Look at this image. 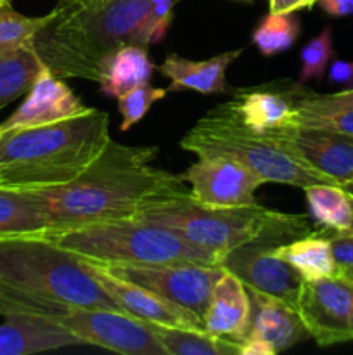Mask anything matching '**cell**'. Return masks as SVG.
Masks as SVG:
<instances>
[{
	"instance_id": "1",
	"label": "cell",
	"mask_w": 353,
	"mask_h": 355,
	"mask_svg": "<svg viewBox=\"0 0 353 355\" xmlns=\"http://www.w3.org/2000/svg\"><path fill=\"white\" fill-rule=\"evenodd\" d=\"M156 146H127L111 139L89 168L66 184L31 187L51 231L132 218L151 201L189 193L180 173L152 166Z\"/></svg>"
},
{
	"instance_id": "2",
	"label": "cell",
	"mask_w": 353,
	"mask_h": 355,
	"mask_svg": "<svg viewBox=\"0 0 353 355\" xmlns=\"http://www.w3.org/2000/svg\"><path fill=\"white\" fill-rule=\"evenodd\" d=\"M76 309L120 305L93 277L85 260L44 234L0 238V315L57 319Z\"/></svg>"
},
{
	"instance_id": "3",
	"label": "cell",
	"mask_w": 353,
	"mask_h": 355,
	"mask_svg": "<svg viewBox=\"0 0 353 355\" xmlns=\"http://www.w3.org/2000/svg\"><path fill=\"white\" fill-rule=\"evenodd\" d=\"M149 3L151 0H106L97 7L59 3L57 14L38 31L35 51L59 78L97 83L111 52L128 44L144 45Z\"/></svg>"
},
{
	"instance_id": "4",
	"label": "cell",
	"mask_w": 353,
	"mask_h": 355,
	"mask_svg": "<svg viewBox=\"0 0 353 355\" xmlns=\"http://www.w3.org/2000/svg\"><path fill=\"white\" fill-rule=\"evenodd\" d=\"M109 141V114L93 107L57 123L2 132L0 186L31 189L69 182Z\"/></svg>"
},
{
	"instance_id": "5",
	"label": "cell",
	"mask_w": 353,
	"mask_h": 355,
	"mask_svg": "<svg viewBox=\"0 0 353 355\" xmlns=\"http://www.w3.org/2000/svg\"><path fill=\"white\" fill-rule=\"evenodd\" d=\"M180 148L197 158L210 155L228 156L255 172L265 184H287L300 189L311 184H334L305 165L279 141L244 127L228 103L201 116L180 139Z\"/></svg>"
},
{
	"instance_id": "6",
	"label": "cell",
	"mask_w": 353,
	"mask_h": 355,
	"mask_svg": "<svg viewBox=\"0 0 353 355\" xmlns=\"http://www.w3.org/2000/svg\"><path fill=\"white\" fill-rule=\"evenodd\" d=\"M44 236L80 259L104 266L165 262L220 266L217 257L190 245L175 232L137 218L93 222L48 231Z\"/></svg>"
},
{
	"instance_id": "7",
	"label": "cell",
	"mask_w": 353,
	"mask_h": 355,
	"mask_svg": "<svg viewBox=\"0 0 353 355\" xmlns=\"http://www.w3.org/2000/svg\"><path fill=\"white\" fill-rule=\"evenodd\" d=\"M284 215L258 203L239 208L204 207L189 193H183L151 201L132 218L168 229L220 260L230 250L262 234Z\"/></svg>"
},
{
	"instance_id": "8",
	"label": "cell",
	"mask_w": 353,
	"mask_h": 355,
	"mask_svg": "<svg viewBox=\"0 0 353 355\" xmlns=\"http://www.w3.org/2000/svg\"><path fill=\"white\" fill-rule=\"evenodd\" d=\"M308 232L310 224L305 215L286 214L255 239L225 253L220 259V266L235 274L248 290L275 297L296 309L303 279L289 263L275 255L273 246Z\"/></svg>"
},
{
	"instance_id": "9",
	"label": "cell",
	"mask_w": 353,
	"mask_h": 355,
	"mask_svg": "<svg viewBox=\"0 0 353 355\" xmlns=\"http://www.w3.org/2000/svg\"><path fill=\"white\" fill-rule=\"evenodd\" d=\"M96 263V262H93ZM102 269L120 279L138 284L149 291L161 295L166 300L204 318L215 283L224 272L221 266L197 262L165 263H118Z\"/></svg>"
},
{
	"instance_id": "10",
	"label": "cell",
	"mask_w": 353,
	"mask_h": 355,
	"mask_svg": "<svg viewBox=\"0 0 353 355\" xmlns=\"http://www.w3.org/2000/svg\"><path fill=\"white\" fill-rule=\"evenodd\" d=\"M296 311L318 347L353 342V283L341 276L303 281Z\"/></svg>"
},
{
	"instance_id": "11",
	"label": "cell",
	"mask_w": 353,
	"mask_h": 355,
	"mask_svg": "<svg viewBox=\"0 0 353 355\" xmlns=\"http://www.w3.org/2000/svg\"><path fill=\"white\" fill-rule=\"evenodd\" d=\"M55 321L78 336L83 345L123 355H166L151 324L114 309H76Z\"/></svg>"
},
{
	"instance_id": "12",
	"label": "cell",
	"mask_w": 353,
	"mask_h": 355,
	"mask_svg": "<svg viewBox=\"0 0 353 355\" xmlns=\"http://www.w3.org/2000/svg\"><path fill=\"white\" fill-rule=\"evenodd\" d=\"M180 177L189 184L190 198L211 208L253 207L256 189L265 184L255 172L221 155L199 156Z\"/></svg>"
},
{
	"instance_id": "13",
	"label": "cell",
	"mask_w": 353,
	"mask_h": 355,
	"mask_svg": "<svg viewBox=\"0 0 353 355\" xmlns=\"http://www.w3.org/2000/svg\"><path fill=\"white\" fill-rule=\"evenodd\" d=\"M266 135L334 184L353 180V134L289 123Z\"/></svg>"
},
{
	"instance_id": "14",
	"label": "cell",
	"mask_w": 353,
	"mask_h": 355,
	"mask_svg": "<svg viewBox=\"0 0 353 355\" xmlns=\"http://www.w3.org/2000/svg\"><path fill=\"white\" fill-rule=\"evenodd\" d=\"M87 111H90V106L83 104V101L73 92L71 87L66 85L44 64L31 89L28 90L26 99L7 120L0 123V134L16 130V128L57 123V121L85 114Z\"/></svg>"
},
{
	"instance_id": "15",
	"label": "cell",
	"mask_w": 353,
	"mask_h": 355,
	"mask_svg": "<svg viewBox=\"0 0 353 355\" xmlns=\"http://www.w3.org/2000/svg\"><path fill=\"white\" fill-rule=\"evenodd\" d=\"M83 260V259H82ZM87 267L93 274L100 286L109 293V297L120 305V309L134 318L142 319L149 324L158 326H173V328H185V329H204L203 319L194 312L166 300L161 295L149 291L138 284L128 283V281L120 279L107 272L106 269L85 260Z\"/></svg>"
},
{
	"instance_id": "16",
	"label": "cell",
	"mask_w": 353,
	"mask_h": 355,
	"mask_svg": "<svg viewBox=\"0 0 353 355\" xmlns=\"http://www.w3.org/2000/svg\"><path fill=\"white\" fill-rule=\"evenodd\" d=\"M301 83L275 82L251 89L232 90L228 106L244 127L256 134H272L293 121L298 97L303 94Z\"/></svg>"
},
{
	"instance_id": "17",
	"label": "cell",
	"mask_w": 353,
	"mask_h": 355,
	"mask_svg": "<svg viewBox=\"0 0 353 355\" xmlns=\"http://www.w3.org/2000/svg\"><path fill=\"white\" fill-rule=\"evenodd\" d=\"M251 297L235 274L224 269L215 283L210 304L204 312V331L218 338L239 343L251 324Z\"/></svg>"
},
{
	"instance_id": "18",
	"label": "cell",
	"mask_w": 353,
	"mask_h": 355,
	"mask_svg": "<svg viewBox=\"0 0 353 355\" xmlns=\"http://www.w3.org/2000/svg\"><path fill=\"white\" fill-rule=\"evenodd\" d=\"M0 324V355H31L83 345L82 340L55 319L9 315Z\"/></svg>"
},
{
	"instance_id": "19",
	"label": "cell",
	"mask_w": 353,
	"mask_h": 355,
	"mask_svg": "<svg viewBox=\"0 0 353 355\" xmlns=\"http://www.w3.org/2000/svg\"><path fill=\"white\" fill-rule=\"evenodd\" d=\"M242 49L221 52L203 61L182 58V55L168 54L165 61L158 66V71L170 80L168 92H192L203 96H215V94H232L227 85V69L235 59L241 58Z\"/></svg>"
},
{
	"instance_id": "20",
	"label": "cell",
	"mask_w": 353,
	"mask_h": 355,
	"mask_svg": "<svg viewBox=\"0 0 353 355\" xmlns=\"http://www.w3.org/2000/svg\"><path fill=\"white\" fill-rule=\"evenodd\" d=\"M248 291L253 311L248 335L266 343L275 355L310 338L296 309L275 297Z\"/></svg>"
},
{
	"instance_id": "21",
	"label": "cell",
	"mask_w": 353,
	"mask_h": 355,
	"mask_svg": "<svg viewBox=\"0 0 353 355\" xmlns=\"http://www.w3.org/2000/svg\"><path fill=\"white\" fill-rule=\"evenodd\" d=\"M154 69L156 64L147 47L128 44L104 59L97 83L104 96L118 97L134 87L151 82Z\"/></svg>"
},
{
	"instance_id": "22",
	"label": "cell",
	"mask_w": 353,
	"mask_h": 355,
	"mask_svg": "<svg viewBox=\"0 0 353 355\" xmlns=\"http://www.w3.org/2000/svg\"><path fill=\"white\" fill-rule=\"evenodd\" d=\"M279 259L289 263L303 281H317L339 276V267L332 255L329 236L308 234L273 246Z\"/></svg>"
},
{
	"instance_id": "23",
	"label": "cell",
	"mask_w": 353,
	"mask_h": 355,
	"mask_svg": "<svg viewBox=\"0 0 353 355\" xmlns=\"http://www.w3.org/2000/svg\"><path fill=\"white\" fill-rule=\"evenodd\" d=\"M51 229L52 222L30 191L0 186V238L45 234Z\"/></svg>"
},
{
	"instance_id": "24",
	"label": "cell",
	"mask_w": 353,
	"mask_h": 355,
	"mask_svg": "<svg viewBox=\"0 0 353 355\" xmlns=\"http://www.w3.org/2000/svg\"><path fill=\"white\" fill-rule=\"evenodd\" d=\"M310 217L332 232H348L353 224L350 194L338 184H311L305 187Z\"/></svg>"
},
{
	"instance_id": "25",
	"label": "cell",
	"mask_w": 353,
	"mask_h": 355,
	"mask_svg": "<svg viewBox=\"0 0 353 355\" xmlns=\"http://www.w3.org/2000/svg\"><path fill=\"white\" fill-rule=\"evenodd\" d=\"M166 355H239V343L218 338L204 329L151 324Z\"/></svg>"
},
{
	"instance_id": "26",
	"label": "cell",
	"mask_w": 353,
	"mask_h": 355,
	"mask_svg": "<svg viewBox=\"0 0 353 355\" xmlns=\"http://www.w3.org/2000/svg\"><path fill=\"white\" fill-rule=\"evenodd\" d=\"M44 61L33 47L0 54V110L28 94Z\"/></svg>"
},
{
	"instance_id": "27",
	"label": "cell",
	"mask_w": 353,
	"mask_h": 355,
	"mask_svg": "<svg viewBox=\"0 0 353 355\" xmlns=\"http://www.w3.org/2000/svg\"><path fill=\"white\" fill-rule=\"evenodd\" d=\"M301 33L300 19L294 12L273 14L269 12L260 19L251 33V42L265 58H273L277 54L289 51L296 44Z\"/></svg>"
},
{
	"instance_id": "28",
	"label": "cell",
	"mask_w": 353,
	"mask_h": 355,
	"mask_svg": "<svg viewBox=\"0 0 353 355\" xmlns=\"http://www.w3.org/2000/svg\"><path fill=\"white\" fill-rule=\"evenodd\" d=\"M57 14V7L45 16H24L12 9L10 3L0 6V54L33 47L35 38L42 28Z\"/></svg>"
},
{
	"instance_id": "29",
	"label": "cell",
	"mask_w": 353,
	"mask_h": 355,
	"mask_svg": "<svg viewBox=\"0 0 353 355\" xmlns=\"http://www.w3.org/2000/svg\"><path fill=\"white\" fill-rule=\"evenodd\" d=\"M334 59V42H332V28L325 26L315 38H311L300 52V78L298 83L305 85L310 80L320 82L327 73L329 64Z\"/></svg>"
},
{
	"instance_id": "30",
	"label": "cell",
	"mask_w": 353,
	"mask_h": 355,
	"mask_svg": "<svg viewBox=\"0 0 353 355\" xmlns=\"http://www.w3.org/2000/svg\"><path fill=\"white\" fill-rule=\"evenodd\" d=\"M166 94H168L166 89L152 87L151 83H142V85L134 87V89L118 96V111L121 114L120 130H130L134 125H137L149 113L152 104L165 99Z\"/></svg>"
},
{
	"instance_id": "31",
	"label": "cell",
	"mask_w": 353,
	"mask_h": 355,
	"mask_svg": "<svg viewBox=\"0 0 353 355\" xmlns=\"http://www.w3.org/2000/svg\"><path fill=\"white\" fill-rule=\"evenodd\" d=\"M291 123L331 128V130L353 134V107L296 106Z\"/></svg>"
},
{
	"instance_id": "32",
	"label": "cell",
	"mask_w": 353,
	"mask_h": 355,
	"mask_svg": "<svg viewBox=\"0 0 353 355\" xmlns=\"http://www.w3.org/2000/svg\"><path fill=\"white\" fill-rule=\"evenodd\" d=\"M179 2L180 0H151L142 37L145 47L165 40L173 19V9Z\"/></svg>"
},
{
	"instance_id": "33",
	"label": "cell",
	"mask_w": 353,
	"mask_h": 355,
	"mask_svg": "<svg viewBox=\"0 0 353 355\" xmlns=\"http://www.w3.org/2000/svg\"><path fill=\"white\" fill-rule=\"evenodd\" d=\"M296 106L308 107H353V89L341 90L332 94H317L310 89H305L298 97Z\"/></svg>"
},
{
	"instance_id": "34",
	"label": "cell",
	"mask_w": 353,
	"mask_h": 355,
	"mask_svg": "<svg viewBox=\"0 0 353 355\" xmlns=\"http://www.w3.org/2000/svg\"><path fill=\"white\" fill-rule=\"evenodd\" d=\"M329 239L339 270L353 267V232H332Z\"/></svg>"
},
{
	"instance_id": "35",
	"label": "cell",
	"mask_w": 353,
	"mask_h": 355,
	"mask_svg": "<svg viewBox=\"0 0 353 355\" xmlns=\"http://www.w3.org/2000/svg\"><path fill=\"white\" fill-rule=\"evenodd\" d=\"M327 78L331 83L343 85L346 89H353V61H345V59H332L329 64Z\"/></svg>"
},
{
	"instance_id": "36",
	"label": "cell",
	"mask_w": 353,
	"mask_h": 355,
	"mask_svg": "<svg viewBox=\"0 0 353 355\" xmlns=\"http://www.w3.org/2000/svg\"><path fill=\"white\" fill-rule=\"evenodd\" d=\"M317 0H269V12L287 14L298 10H310Z\"/></svg>"
},
{
	"instance_id": "37",
	"label": "cell",
	"mask_w": 353,
	"mask_h": 355,
	"mask_svg": "<svg viewBox=\"0 0 353 355\" xmlns=\"http://www.w3.org/2000/svg\"><path fill=\"white\" fill-rule=\"evenodd\" d=\"M317 3L327 16L346 17L353 14V0H317Z\"/></svg>"
},
{
	"instance_id": "38",
	"label": "cell",
	"mask_w": 353,
	"mask_h": 355,
	"mask_svg": "<svg viewBox=\"0 0 353 355\" xmlns=\"http://www.w3.org/2000/svg\"><path fill=\"white\" fill-rule=\"evenodd\" d=\"M106 0H59L62 6H71V7H97L104 3Z\"/></svg>"
},
{
	"instance_id": "39",
	"label": "cell",
	"mask_w": 353,
	"mask_h": 355,
	"mask_svg": "<svg viewBox=\"0 0 353 355\" xmlns=\"http://www.w3.org/2000/svg\"><path fill=\"white\" fill-rule=\"evenodd\" d=\"M339 276H341V277H345V279L352 281V283H353V267H348V269H343V270H339Z\"/></svg>"
},
{
	"instance_id": "40",
	"label": "cell",
	"mask_w": 353,
	"mask_h": 355,
	"mask_svg": "<svg viewBox=\"0 0 353 355\" xmlns=\"http://www.w3.org/2000/svg\"><path fill=\"white\" fill-rule=\"evenodd\" d=\"M341 187L350 194V196H353V180H350V182L346 184H341Z\"/></svg>"
},
{
	"instance_id": "41",
	"label": "cell",
	"mask_w": 353,
	"mask_h": 355,
	"mask_svg": "<svg viewBox=\"0 0 353 355\" xmlns=\"http://www.w3.org/2000/svg\"><path fill=\"white\" fill-rule=\"evenodd\" d=\"M228 2H237V3H253V0H228Z\"/></svg>"
},
{
	"instance_id": "42",
	"label": "cell",
	"mask_w": 353,
	"mask_h": 355,
	"mask_svg": "<svg viewBox=\"0 0 353 355\" xmlns=\"http://www.w3.org/2000/svg\"><path fill=\"white\" fill-rule=\"evenodd\" d=\"M3 3H10V0H0V6H3Z\"/></svg>"
},
{
	"instance_id": "43",
	"label": "cell",
	"mask_w": 353,
	"mask_h": 355,
	"mask_svg": "<svg viewBox=\"0 0 353 355\" xmlns=\"http://www.w3.org/2000/svg\"><path fill=\"white\" fill-rule=\"evenodd\" d=\"M350 198H352V205H353V196H350ZM348 232H353V224H352V229H350Z\"/></svg>"
}]
</instances>
